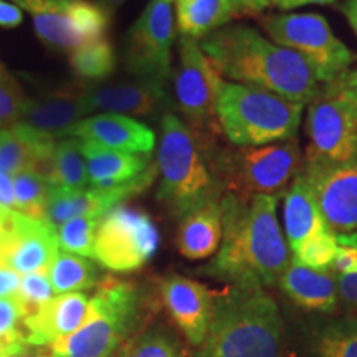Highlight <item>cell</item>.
I'll list each match as a JSON object with an SVG mask.
<instances>
[{"mask_svg": "<svg viewBox=\"0 0 357 357\" xmlns=\"http://www.w3.org/2000/svg\"><path fill=\"white\" fill-rule=\"evenodd\" d=\"M331 271L336 276H347L357 271V236L356 234L337 235V252Z\"/></svg>", "mask_w": 357, "mask_h": 357, "instance_id": "74e56055", "label": "cell"}, {"mask_svg": "<svg viewBox=\"0 0 357 357\" xmlns=\"http://www.w3.org/2000/svg\"><path fill=\"white\" fill-rule=\"evenodd\" d=\"M200 47L227 82L266 89L303 105L321 91L314 71L298 53L273 43L253 26L225 25L200 40Z\"/></svg>", "mask_w": 357, "mask_h": 357, "instance_id": "7a4b0ae2", "label": "cell"}, {"mask_svg": "<svg viewBox=\"0 0 357 357\" xmlns=\"http://www.w3.org/2000/svg\"><path fill=\"white\" fill-rule=\"evenodd\" d=\"M283 223L284 238L293 253L311 238L331 230L326 225L323 213L303 172L294 177L284 192Z\"/></svg>", "mask_w": 357, "mask_h": 357, "instance_id": "603a6c76", "label": "cell"}, {"mask_svg": "<svg viewBox=\"0 0 357 357\" xmlns=\"http://www.w3.org/2000/svg\"><path fill=\"white\" fill-rule=\"evenodd\" d=\"M284 328L273 298L258 284L217 293L207 336L195 357H283Z\"/></svg>", "mask_w": 357, "mask_h": 357, "instance_id": "277c9868", "label": "cell"}, {"mask_svg": "<svg viewBox=\"0 0 357 357\" xmlns=\"http://www.w3.org/2000/svg\"><path fill=\"white\" fill-rule=\"evenodd\" d=\"M306 134L310 147L305 155L331 162L357 159V118L328 88L310 101Z\"/></svg>", "mask_w": 357, "mask_h": 357, "instance_id": "5bb4252c", "label": "cell"}, {"mask_svg": "<svg viewBox=\"0 0 357 357\" xmlns=\"http://www.w3.org/2000/svg\"><path fill=\"white\" fill-rule=\"evenodd\" d=\"M13 357H60V356H56L55 352H52V354H26V352H24V354L13 356Z\"/></svg>", "mask_w": 357, "mask_h": 357, "instance_id": "f907efd6", "label": "cell"}, {"mask_svg": "<svg viewBox=\"0 0 357 357\" xmlns=\"http://www.w3.org/2000/svg\"><path fill=\"white\" fill-rule=\"evenodd\" d=\"M100 222L101 218L96 217H77L61 223L56 227L60 250L79 257H93Z\"/></svg>", "mask_w": 357, "mask_h": 357, "instance_id": "d6a6232c", "label": "cell"}, {"mask_svg": "<svg viewBox=\"0 0 357 357\" xmlns=\"http://www.w3.org/2000/svg\"><path fill=\"white\" fill-rule=\"evenodd\" d=\"M89 113L91 111L79 98L77 88L70 86L56 91L48 100H29L19 123L45 137L58 139Z\"/></svg>", "mask_w": 357, "mask_h": 357, "instance_id": "44dd1931", "label": "cell"}, {"mask_svg": "<svg viewBox=\"0 0 357 357\" xmlns=\"http://www.w3.org/2000/svg\"><path fill=\"white\" fill-rule=\"evenodd\" d=\"M22 314L15 298L0 300V357H13L29 351L25 331H22Z\"/></svg>", "mask_w": 357, "mask_h": 357, "instance_id": "836d02e7", "label": "cell"}, {"mask_svg": "<svg viewBox=\"0 0 357 357\" xmlns=\"http://www.w3.org/2000/svg\"><path fill=\"white\" fill-rule=\"evenodd\" d=\"M223 82L220 70L202 50L199 40L181 37L178 63L174 70V100L185 123L205 136L215 137L222 132L217 101Z\"/></svg>", "mask_w": 357, "mask_h": 357, "instance_id": "9c48e42d", "label": "cell"}, {"mask_svg": "<svg viewBox=\"0 0 357 357\" xmlns=\"http://www.w3.org/2000/svg\"><path fill=\"white\" fill-rule=\"evenodd\" d=\"M70 66L78 78L102 82L114 71L116 55L108 38L83 45L70 53Z\"/></svg>", "mask_w": 357, "mask_h": 357, "instance_id": "f1b7e54d", "label": "cell"}, {"mask_svg": "<svg viewBox=\"0 0 357 357\" xmlns=\"http://www.w3.org/2000/svg\"><path fill=\"white\" fill-rule=\"evenodd\" d=\"M22 275L8 266L0 268V300L12 298L19 291Z\"/></svg>", "mask_w": 357, "mask_h": 357, "instance_id": "60d3db41", "label": "cell"}, {"mask_svg": "<svg viewBox=\"0 0 357 357\" xmlns=\"http://www.w3.org/2000/svg\"><path fill=\"white\" fill-rule=\"evenodd\" d=\"M89 298L84 293L58 294L30 318L22 319L30 346H55L71 336L86 318Z\"/></svg>", "mask_w": 357, "mask_h": 357, "instance_id": "d6986e66", "label": "cell"}, {"mask_svg": "<svg viewBox=\"0 0 357 357\" xmlns=\"http://www.w3.org/2000/svg\"><path fill=\"white\" fill-rule=\"evenodd\" d=\"M215 296L205 284L171 275L160 281V300L174 324L192 346H202L211 326Z\"/></svg>", "mask_w": 357, "mask_h": 357, "instance_id": "e0dca14e", "label": "cell"}, {"mask_svg": "<svg viewBox=\"0 0 357 357\" xmlns=\"http://www.w3.org/2000/svg\"><path fill=\"white\" fill-rule=\"evenodd\" d=\"M53 293L55 291L52 288L47 270L22 275L19 291L13 296L19 305L22 319L30 318L45 305H48L53 300Z\"/></svg>", "mask_w": 357, "mask_h": 357, "instance_id": "e575fe53", "label": "cell"}, {"mask_svg": "<svg viewBox=\"0 0 357 357\" xmlns=\"http://www.w3.org/2000/svg\"><path fill=\"white\" fill-rule=\"evenodd\" d=\"M337 252V235L333 230L324 231L310 242L301 245L296 252L293 253V260L312 270L329 271L333 266L334 257Z\"/></svg>", "mask_w": 357, "mask_h": 357, "instance_id": "d590c367", "label": "cell"}, {"mask_svg": "<svg viewBox=\"0 0 357 357\" xmlns=\"http://www.w3.org/2000/svg\"><path fill=\"white\" fill-rule=\"evenodd\" d=\"M318 357H357V319L339 318L328 323L316 337Z\"/></svg>", "mask_w": 357, "mask_h": 357, "instance_id": "1f68e13d", "label": "cell"}, {"mask_svg": "<svg viewBox=\"0 0 357 357\" xmlns=\"http://www.w3.org/2000/svg\"><path fill=\"white\" fill-rule=\"evenodd\" d=\"M22 20H24V13L19 7L7 0H0V26L13 29V26L20 25Z\"/></svg>", "mask_w": 357, "mask_h": 357, "instance_id": "b9f144b4", "label": "cell"}, {"mask_svg": "<svg viewBox=\"0 0 357 357\" xmlns=\"http://www.w3.org/2000/svg\"><path fill=\"white\" fill-rule=\"evenodd\" d=\"M231 7L235 8L236 15H243V13H258L265 8L271 7L270 0H229Z\"/></svg>", "mask_w": 357, "mask_h": 357, "instance_id": "ee69618b", "label": "cell"}, {"mask_svg": "<svg viewBox=\"0 0 357 357\" xmlns=\"http://www.w3.org/2000/svg\"><path fill=\"white\" fill-rule=\"evenodd\" d=\"M181 37L202 40L236 17L229 0H174Z\"/></svg>", "mask_w": 357, "mask_h": 357, "instance_id": "484cf974", "label": "cell"}, {"mask_svg": "<svg viewBox=\"0 0 357 357\" xmlns=\"http://www.w3.org/2000/svg\"><path fill=\"white\" fill-rule=\"evenodd\" d=\"M124 0H100V6L105 8V10H113V8L119 7Z\"/></svg>", "mask_w": 357, "mask_h": 357, "instance_id": "7dc6e473", "label": "cell"}, {"mask_svg": "<svg viewBox=\"0 0 357 357\" xmlns=\"http://www.w3.org/2000/svg\"><path fill=\"white\" fill-rule=\"evenodd\" d=\"M65 136L128 154L151 155L155 146V134L144 123L129 116L111 113L83 118L73 124Z\"/></svg>", "mask_w": 357, "mask_h": 357, "instance_id": "ac0fdd59", "label": "cell"}, {"mask_svg": "<svg viewBox=\"0 0 357 357\" xmlns=\"http://www.w3.org/2000/svg\"><path fill=\"white\" fill-rule=\"evenodd\" d=\"M10 212L12 211H8V208L2 207V205H0V229H2V225H3V223H6L8 213H10Z\"/></svg>", "mask_w": 357, "mask_h": 357, "instance_id": "681fc988", "label": "cell"}, {"mask_svg": "<svg viewBox=\"0 0 357 357\" xmlns=\"http://www.w3.org/2000/svg\"><path fill=\"white\" fill-rule=\"evenodd\" d=\"M278 195L222 197V245L207 271L230 284L273 287L291 261L276 217Z\"/></svg>", "mask_w": 357, "mask_h": 357, "instance_id": "6da1fadb", "label": "cell"}, {"mask_svg": "<svg viewBox=\"0 0 357 357\" xmlns=\"http://www.w3.org/2000/svg\"><path fill=\"white\" fill-rule=\"evenodd\" d=\"M0 205L15 211V194H13V177L0 172Z\"/></svg>", "mask_w": 357, "mask_h": 357, "instance_id": "7bdbcfd3", "label": "cell"}, {"mask_svg": "<svg viewBox=\"0 0 357 357\" xmlns=\"http://www.w3.org/2000/svg\"><path fill=\"white\" fill-rule=\"evenodd\" d=\"M26 102L29 98L22 91L20 84L7 71L0 68V128L19 123Z\"/></svg>", "mask_w": 357, "mask_h": 357, "instance_id": "8d00e7d4", "label": "cell"}, {"mask_svg": "<svg viewBox=\"0 0 357 357\" xmlns=\"http://www.w3.org/2000/svg\"><path fill=\"white\" fill-rule=\"evenodd\" d=\"M303 109V102L227 79L217 101L222 132L236 147H260L294 139Z\"/></svg>", "mask_w": 357, "mask_h": 357, "instance_id": "5b68a950", "label": "cell"}, {"mask_svg": "<svg viewBox=\"0 0 357 357\" xmlns=\"http://www.w3.org/2000/svg\"><path fill=\"white\" fill-rule=\"evenodd\" d=\"M6 266V243H3V225L0 229V268Z\"/></svg>", "mask_w": 357, "mask_h": 357, "instance_id": "c3c4849f", "label": "cell"}, {"mask_svg": "<svg viewBox=\"0 0 357 357\" xmlns=\"http://www.w3.org/2000/svg\"><path fill=\"white\" fill-rule=\"evenodd\" d=\"M159 243V230L149 213L118 205L101 218L93 258L111 271L129 273L153 260Z\"/></svg>", "mask_w": 357, "mask_h": 357, "instance_id": "8fae6325", "label": "cell"}, {"mask_svg": "<svg viewBox=\"0 0 357 357\" xmlns=\"http://www.w3.org/2000/svg\"><path fill=\"white\" fill-rule=\"evenodd\" d=\"M266 38L298 53L319 83L333 84L346 77L356 55L342 43L319 13H278L260 19Z\"/></svg>", "mask_w": 357, "mask_h": 357, "instance_id": "ba28073f", "label": "cell"}, {"mask_svg": "<svg viewBox=\"0 0 357 357\" xmlns=\"http://www.w3.org/2000/svg\"><path fill=\"white\" fill-rule=\"evenodd\" d=\"M89 187H118L139 177L151 166V155L128 154L82 141Z\"/></svg>", "mask_w": 357, "mask_h": 357, "instance_id": "d4e9b609", "label": "cell"}, {"mask_svg": "<svg viewBox=\"0 0 357 357\" xmlns=\"http://www.w3.org/2000/svg\"><path fill=\"white\" fill-rule=\"evenodd\" d=\"M328 89L344 102L357 118V70L349 71L339 82L328 84Z\"/></svg>", "mask_w": 357, "mask_h": 357, "instance_id": "f35d334b", "label": "cell"}, {"mask_svg": "<svg viewBox=\"0 0 357 357\" xmlns=\"http://www.w3.org/2000/svg\"><path fill=\"white\" fill-rule=\"evenodd\" d=\"M55 142L22 123L0 128V172L13 177L22 171H37L45 176Z\"/></svg>", "mask_w": 357, "mask_h": 357, "instance_id": "ffe728a7", "label": "cell"}, {"mask_svg": "<svg viewBox=\"0 0 357 357\" xmlns=\"http://www.w3.org/2000/svg\"><path fill=\"white\" fill-rule=\"evenodd\" d=\"M32 17L40 40L55 50L73 52L106 38L108 10L89 0H8Z\"/></svg>", "mask_w": 357, "mask_h": 357, "instance_id": "30bf717a", "label": "cell"}, {"mask_svg": "<svg viewBox=\"0 0 357 357\" xmlns=\"http://www.w3.org/2000/svg\"><path fill=\"white\" fill-rule=\"evenodd\" d=\"M301 172L326 225L336 235L357 234V159L331 162L305 155Z\"/></svg>", "mask_w": 357, "mask_h": 357, "instance_id": "4fadbf2b", "label": "cell"}, {"mask_svg": "<svg viewBox=\"0 0 357 357\" xmlns=\"http://www.w3.org/2000/svg\"><path fill=\"white\" fill-rule=\"evenodd\" d=\"M278 287L303 310L333 312L337 307V278L333 271L312 270L291 258L280 276Z\"/></svg>", "mask_w": 357, "mask_h": 357, "instance_id": "7402d4cb", "label": "cell"}, {"mask_svg": "<svg viewBox=\"0 0 357 357\" xmlns=\"http://www.w3.org/2000/svg\"><path fill=\"white\" fill-rule=\"evenodd\" d=\"M118 357H184L181 342L166 326L154 324L134 334Z\"/></svg>", "mask_w": 357, "mask_h": 357, "instance_id": "f546056e", "label": "cell"}, {"mask_svg": "<svg viewBox=\"0 0 357 357\" xmlns=\"http://www.w3.org/2000/svg\"><path fill=\"white\" fill-rule=\"evenodd\" d=\"M141 319V296L129 281L106 276L89 298L83 324L52 346L60 357H116L136 333Z\"/></svg>", "mask_w": 357, "mask_h": 357, "instance_id": "8992f818", "label": "cell"}, {"mask_svg": "<svg viewBox=\"0 0 357 357\" xmlns=\"http://www.w3.org/2000/svg\"><path fill=\"white\" fill-rule=\"evenodd\" d=\"M6 266L26 275L48 270L60 252L56 229L43 218L12 211L3 223Z\"/></svg>", "mask_w": 357, "mask_h": 357, "instance_id": "9a60e30c", "label": "cell"}, {"mask_svg": "<svg viewBox=\"0 0 357 357\" xmlns=\"http://www.w3.org/2000/svg\"><path fill=\"white\" fill-rule=\"evenodd\" d=\"M45 177L48 178L52 187H63V189L89 187L82 141L71 136L58 137Z\"/></svg>", "mask_w": 357, "mask_h": 357, "instance_id": "4316f807", "label": "cell"}, {"mask_svg": "<svg viewBox=\"0 0 357 357\" xmlns=\"http://www.w3.org/2000/svg\"><path fill=\"white\" fill-rule=\"evenodd\" d=\"M342 13H344L351 29L357 35V0H346L344 6H342Z\"/></svg>", "mask_w": 357, "mask_h": 357, "instance_id": "bcb514c9", "label": "cell"}, {"mask_svg": "<svg viewBox=\"0 0 357 357\" xmlns=\"http://www.w3.org/2000/svg\"><path fill=\"white\" fill-rule=\"evenodd\" d=\"M91 113L128 116H154L167 113L171 96L167 84L147 79H134L128 83L95 84V86H75Z\"/></svg>", "mask_w": 357, "mask_h": 357, "instance_id": "2e32d148", "label": "cell"}, {"mask_svg": "<svg viewBox=\"0 0 357 357\" xmlns=\"http://www.w3.org/2000/svg\"><path fill=\"white\" fill-rule=\"evenodd\" d=\"M218 174L225 194L240 199L281 194L305 166L294 139L218 153Z\"/></svg>", "mask_w": 357, "mask_h": 357, "instance_id": "52a82bcc", "label": "cell"}, {"mask_svg": "<svg viewBox=\"0 0 357 357\" xmlns=\"http://www.w3.org/2000/svg\"><path fill=\"white\" fill-rule=\"evenodd\" d=\"M357 236V234H356ZM339 300L346 306L357 310V271L347 276H336Z\"/></svg>", "mask_w": 357, "mask_h": 357, "instance_id": "ab89813d", "label": "cell"}, {"mask_svg": "<svg viewBox=\"0 0 357 357\" xmlns=\"http://www.w3.org/2000/svg\"><path fill=\"white\" fill-rule=\"evenodd\" d=\"M47 273L56 294L82 293L84 289L95 288L101 280L95 263L89 261L86 257L73 255L63 250L58 252Z\"/></svg>", "mask_w": 357, "mask_h": 357, "instance_id": "83f0119b", "label": "cell"}, {"mask_svg": "<svg viewBox=\"0 0 357 357\" xmlns=\"http://www.w3.org/2000/svg\"><path fill=\"white\" fill-rule=\"evenodd\" d=\"M52 185L48 178L37 171H22L13 176L15 212L26 217L43 218Z\"/></svg>", "mask_w": 357, "mask_h": 357, "instance_id": "4dcf8cb0", "label": "cell"}, {"mask_svg": "<svg viewBox=\"0 0 357 357\" xmlns=\"http://www.w3.org/2000/svg\"><path fill=\"white\" fill-rule=\"evenodd\" d=\"M174 0H149L128 33L126 65L137 79L167 84L176 38Z\"/></svg>", "mask_w": 357, "mask_h": 357, "instance_id": "7c38bea8", "label": "cell"}, {"mask_svg": "<svg viewBox=\"0 0 357 357\" xmlns=\"http://www.w3.org/2000/svg\"><path fill=\"white\" fill-rule=\"evenodd\" d=\"M336 0H270L271 7H278L281 10H291V8L305 6H329Z\"/></svg>", "mask_w": 357, "mask_h": 357, "instance_id": "f6af8a7d", "label": "cell"}, {"mask_svg": "<svg viewBox=\"0 0 357 357\" xmlns=\"http://www.w3.org/2000/svg\"><path fill=\"white\" fill-rule=\"evenodd\" d=\"M222 200L212 202L181 218L177 229V248L187 260H204L215 255L222 245Z\"/></svg>", "mask_w": 357, "mask_h": 357, "instance_id": "cb8c5ba5", "label": "cell"}, {"mask_svg": "<svg viewBox=\"0 0 357 357\" xmlns=\"http://www.w3.org/2000/svg\"><path fill=\"white\" fill-rule=\"evenodd\" d=\"M212 141L176 114L166 113L160 119L158 199L172 215L182 218L225 195Z\"/></svg>", "mask_w": 357, "mask_h": 357, "instance_id": "3957f363", "label": "cell"}]
</instances>
